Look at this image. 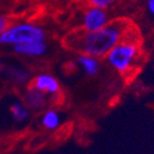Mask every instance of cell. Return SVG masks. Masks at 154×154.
Listing matches in <instances>:
<instances>
[{"label":"cell","instance_id":"12","mask_svg":"<svg viewBox=\"0 0 154 154\" xmlns=\"http://www.w3.org/2000/svg\"><path fill=\"white\" fill-rule=\"evenodd\" d=\"M119 0H85V3L88 7H94V8L103 9V10H110L112 9Z\"/></svg>","mask_w":154,"mask_h":154},{"label":"cell","instance_id":"11","mask_svg":"<svg viewBox=\"0 0 154 154\" xmlns=\"http://www.w3.org/2000/svg\"><path fill=\"white\" fill-rule=\"evenodd\" d=\"M8 77L11 81L18 85H24L27 84L29 81H31L30 79V73L28 70L23 69V68H18V67H11L7 70Z\"/></svg>","mask_w":154,"mask_h":154},{"label":"cell","instance_id":"4","mask_svg":"<svg viewBox=\"0 0 154 154\" xmlns=\"http://www.w3.org/2000/svg\"><path fill=\"white\" fill-rule=\"evenodd\" d=\"M112 18L109 10L86 7L81 16V29L86 32L96 31L108 25Z\"/></svg>","mask_w":154,"mask_h":154},{"label":"cell","instance_id":"9","mask_svg":"<svg viewBox=\"0 0 154 154\" xmlns=\"http://www.w3.org/2000/svg\"><path fill=\"white\" fill-rule=\"evenodd\" d=\"M63 119L60 113L55 109H45L43 110L40 118V124L46 131H56L62 125Z\"/></svg>","mask_w":154,"mask_h":154},{"label":"cell","instance_id":"8","mask_svg":"<svg viewBox=\"0 0 154 154\" xmlns=\"http://www.w3.org/2000/svg\"><path fill=\"white\" fill-rule=\"evenodd\" d=\"M78 66L81 68L82 72L88 77H95L99 73L100 70V58L93 56V55L79 53L75 58Z\"/></svg>","mask_w":154,"mask_h":154},{"label":"cell","instance_id":"3","mask_svg":"<svg viewBox=\"0 0 154 154\" xmlns=\"http://www.w3.org/2000/svg\"><path fill=\"white\" fill-rule=\"evenodd\" d=\"M43 40H46V31L41 26L29 22L11 24L0 35L1 45L14 46L27 42L43 41Z\"/></svg>","mask_w":154,"mask_h":154},{"label":"cell","instance_id":"10","mask_svg":"<svg viewBox=\"0 0 154 154\" xmlns=\"http://www.w3.org/2000/svg\"><path fill=\"white\" fill-rule=\"evenodd\" d=\"M11 116L16 123H24L30 116V110L27 108V106L24 103L16 100L10 105Z\"/></svg>","mask_w":154,"mask_h":154},{"label":"cell","instance_id":"1","mask_svg":"<svg viewBox=\"0 0 154 154\" xmlns=\"http://www.w3.org/2000/svg\"><path fill=\"white\" fill-rule=\"evenodd\" d=\"M131 31V22L125 18H116L99 30L86 32L80 29L77 33L69 36L68 45L79 53L105 58L106 55L128 36Z\"/></svg>","mask_w":154,"mask_h":154},{"label":"cell","instance_id":"7","mask_svg":"<svg viewBox=\"0 0 154 154\" xmlns=\"http://www.w3.org/2000/svg\"><path fill=\"white\" fill-rule=\"evenodd\" d=\"M24 103L30 111H43L48 105V95L32 86H29L24 94Z\"/></svg>","mask_w":154,"mask_h":154},{"label":"cell","instance_id":"2","mask_svg":"<svg viewBox=\"0 0 154 154\" xmlns=\"http://www.w3.org/2000/svg\"><path fill=\"white\" fill-rule=\"evenodd\" d=\"M140 44L137 38L127 37L120 41L105 56L106 63L120 75L129 72L139 59Z\"/></svg>","mask_w":154,"mask_h":154},{"label":"cell","instance_id":"14","mask_svg":"<svg viewBox=\"0 0 154 154\" xmlns=\"http://www.w3.org/2000/svg\"><path fill=\"white\" fill-rule=\"evenodd\" d=\"M11 25L10 18L7 15H3V14H0V35L8 28L9 26Z\"/></svg>","mask_w":154,"mask_h":154},{"label":"cell","instance_id":"5","mask_svg":"<svg viewBox=\"0 0 154 154\" xmlns=\"http://www.w3.org/2000/svg\"><path fill=\"white\" fill-rule=\"evenodd\" d=\"M30 86L48 96H55L60 92V84L57 78L48 72H41L33 77L30 81Z\"/></svg>","mask_w":154,"mask_h":154},{"label":"cell","instance_id":"13","mask_svg":"<svg viewBox=\"0 0 154 154\" xmlns=\"http://www.w3.org/2000/svg\"><path fill=\"white\" fill-rule=\"evenodd\" d=\"M142 9L146 16L154 21V0H142Z\"/></svg>","mask_w":154,"mask_h":154},{"label":"cell","instance_id":"6","mask_svg":"<svg viewBox=\"0 0 154 154\" xmlns=\"http://www.w3.org/2000/svg\"><path fill=\"white\" fill-rule=\"evenodd\" d=\"M12 50L18 56L37 58V57H41L46 54L48 43H46V40L27 42V43H22L12 46Z\"/></svg>","mask_w":154,"mask_h":154},{"label":"cell","instance_id":"15","mask_svg":"<svg viewBox=\"0 0 154 154\" xmlns=\"http://www.w3.org/2000/svg\"><path fill=\"white\" fill-rule=\"evenodd\" d=\"M121 1H125V2H131V1H135V0H121Z\"/></svg>","mask_w":154,"mask_h":154}]
</instances>
